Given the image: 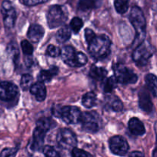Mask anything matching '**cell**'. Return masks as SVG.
<instances>
[{"mask_svg": "<svg viewBox=\"0 0 157 157\" xmlns=\"http://www.w3.org/2000/svg\"><path fill=\"white\" fill-rule=\"evenodd\" d=\"M62 59L71 67H80L87 63V56L82 52H76L70 46H64L60 52Z\"/></svg>", "mask_w": 157, "mask_h": 157, "instance_id": "obj_3", "label": "cell"}, {"mask_svg": "<svg viewBox=\"0 0 157 157\" xmlns=\"http://www.w3.org/2000/svg\"><path fill=\"white\" fill-rule=\"evenodd\" d=\"M114 5L116 11L120 14H123L129 9V0H116Z\"/></svg>", "mask_w": 157, "mask_h": 157, "instance_id": "obj_24", "label": "cell"}, {"mask_svg": "<svg viewBox=\"0 0 157 157\" xmlns=\"http://www.w3.org/2000/svg\"><path fill=\"white\" fill-rule=\"evenodd\" d=\"M152 54L153 47L148 42H143L134 50L132 59L139 66H143L147 64Z\"/></svg>", "mask_w": 157, "mask_h": 157, "instance_id": "obj_6", "label": "cell"}, {"mask_svg": "<svg viewBox=\"0 0 157 157\" xmlns=\"http://www.w3.org/2000/svg\"><path fill=\"white\" fill-rule=\"evenodd\" d=\"M18 93L19 89L13 82H0V99L3 101H11L17 96Z\"/></svg>", "mask_w": 157, "mask_h": 157, "instance_id": "obj_13", "label": "cell"}, {"mask_svg": "<svg viewBox=\"0 0 157 157\" xmlns=\"http://www.w3.org/2000/svg\"><path fill=\"white\" fill-rule=\"evenodd\" d=\"M82 113L76 106L67 105L61 108L60 117L67 124H75L80 121Z\"/></svg>", "mask_w": 157, "mask_h": 157, "instance_id": "obj_10", "label": "cell"}, {"mask_svg": "<svg viewBox=\"0 0 157 157\" xmlns=\"http://www.w3.org/2000/svg\"><path fill=\"white\" fill-rule=\"evenodd\" d=\"M116 87V78L113 76L109 77L107 79H105L103 85V90L105 93H111L113 90Z\"/></svg>", "mask_w": 157, "mask_h": 157, "instance_id": "obj_27", "label": "cell"}, {"mask_svg": "<svg viewBox=\"0 0 157 157\" xmlns=\"http://www.w3.org/2000/svg\"><path fill=\"white\" fill-rule=\"evenodd\" d=\"M82 103L86 108H92L96 104V96L93 92L86 93L82 99Z\"/></svg>", "mask_w": 157, "mask_h": 157, "instance_id": "obj_22", "label": "cell"}, {"mask_svg": "<svg viewBox=\"0 0 157 157\" xmlns=\"http://www.w3.org/2000/svg\"><path fill=\"white\" fill-rule=\"evenodd\" d=\"M67 14L64 7L56 5L49 10L47 14V22L49 28L54 29L63 25L67 20Z\"/></svg>", "mask_w": 157, "mask_h": 157, "instance_id": "obj_5", "label": "cell"}, {"mask_svg": "<svg viewBox=\"0 0 157 157\" xmlns=\"http://www.w3.org/2000/svg\"><path fill=\"white\" fill-rule=\"evenodd\" d=\"M96 0H80L78 3V9L80 11H88L96 8Z\"/></svg>", "mask_w": 157, "mask_h": 157, "instance_id": "obj_23", "label": "cell"}, {"mask_svg": "<svg viewBox=\"0 0 157 157\" xmlns=\"http://www.w3.org/2000/svg\"><path fill=\"white\" fill-rule=\"evenodd\" d=\"M44 29L41 25L33 24L30 25L27 33V36L30 41L34 43H38L44 36Z\"/></svg>", "mask_w": 157, "mask_h": 157, "instance_id": "obj_14", "label": "cell"}, {"mask_svg": "<svg viewBox=\"0 0 157 157\" xmlns=\"http://www.w3.org/2000/svg\"><path fill=\"white\" fill-rule=\"evenodd\" d=\"M129 157H145L144 154L140 151H134L129 155Z\"/></svg>", "mask_w": 157, "mask_h": 157, "instance_id": "obj_37", "label": "cell"}, {"mask_svg": "<svg viewBox=\"0 0 157 157\" xmlns=\"http://www.w3.org/2000/svg\"><path fill=\"white\" fill-rule=\"evenodd\" d=\"M111 42L106 36H96L89 44V52L93 58L102 59L109 56Z\"/></svg>", "mask_w": 157, "mask_h": 157, "instance_id": "obj_1", "label": "cell"}, {"mask_svg": "<svg viewBox=\"0 0 157 157\" xmlns=\"http://www.w3.org/2000/svg\"><path fill=\"white\" fill-rule=\"evenodd\" d=\"M83 26V22L78 17H75L71 20L70 29L74 33H78Z\"/></svg>", "mask_w": 157, "mask_h": 157, "instance_id": "obj_26", "label": "cell"}, {"mask_svg": "<svg viewBox=\"0 0 157 157\" xmlns=\"http://www.w3.org/2000/svg\"><path fill=\"white\" fill-rule=\"evenodd\" d=\"M129 129L133 135L142 136L146 132L144 125L138 118H132L129 121Z\"/></svg>", "mask_w": 157, "mask_h": 157, "instance_id": "obj_17", "label": "cell"}, {"mask_svg": "<svg viewBox=\"0 0 157 157\" xmlns=\"http://www.w3.org/2000/svg\"><path fill=\"white\" fill-rule=\"evenodd\" d=\"M33 78L31 75L29 74H24L22 76L21 78V88L23 90H28L31 88V86H33Z\"/></svg>", "mask_w": 157, "mask_h": 157, "instance_id": "obj_25", "label": "cell"}, {"mask_svg": "<svg viewBox=\"0 0 157 157\" xmlns=\"http://www.w3.org/2000/svg\"><path fill=\"white\" fill-rule=\"evenodd\" d=\"M82 128L87 132H96L99 129V116L93 112H86L82 113L80 118Z\"/></svg>", "mask_w": 157, "mask_h": 157, "instance_id": "obj_9", "label": "cell"}, {"mask_svg": "<svg viewBox=\"0 0 157 157\" xmlns=\"http://www.w3.org/2000/svg\"><path fill=\"white\" fill-rule=\"evenodd\" d=\"M52 121L49 118H41L36 123V129L33 132V141L32 149L34 151H39L42 149L46 133L50 129Z\"/></svg>", "mask_w": 157, "mask_h": 157, "instance_id": "obj_2", "label": "cell"}, {"mask_svg": "<svg viewBox=\"0 0 157 157\" xmlns=\"http://www.w3.org/2000/svg\"><path fill=\"white\" fill-rule=\"evenodd\" d=\"M139 105L142 110L146 113H150L152 109V102L149 93L143 89L139 93Z\"/></svg>", "mask_w": 157, "mask_h": 157, "instance_id": "obj_15", "label": "cell"}, {"mask_svg": "<svg viewBox=\"0 0 157 157\" xmlns=\"http://www.w3.org/2000/svg\"><path fill=\"white\" fill-rule=\"evenodd\" d=\"M60 52H61V50L53 45H49L46 49V54L51 57L59 56L60 55Z\"/></svg>", "mask_w": 157, "mask_h": 157, "instance_id": "obj_32", "label": "cell"}, {"mask_svg": "<svg viewBox=\"0 0 157 157\" xmlns=\"http://www.w3.org/2000/svg\"><path fill=\"white\" fill-rule=\"evenodd\" d=\"M57 143L64 149H73L77 145V139L75 133L69 129H63L57 134Z\"/></svg>", "mask_w": 157, "mask_h": 157, "instance_id": "obj_8", "label": "cell"}, {"mask_svg": "<svg viewBox=\"0 0 157 157\" xmlns=\"http://www.w3.org/2000/svg\"><path fill=\"white\" fill-rule=\"evenodd\" d=\"M96 36V34L94 33V32H93L92 29H86L85 30L86 40V42L88 44H90V43H91L92 40H93V39H94Z\"/></svg>", "mask_w": 157, "mask_h": 157, "instance_id": "obj_35", "label": "cell"}, {"mask_svg": "<svg viewBox=\"0 0 157 157\" xmlns=\"http://www.w3.org/2000/svg\"><path fill=\"white\" fill-rule=\"evenodd\" d=\"M30 90V93L35 96L36 100L42 102L46 97V88L44 83L41 82H38L33 84Z\"/></svg>", "mask_w": 157, "mask_h": 157, "instance_id": "obj_16", "label": "cell"}, {"mask_svg": "<svg viewBox=\"0 0 157 157\" xmlns=\"http://www.w3.org/2000/svg\"><path fill=\"white\" fill-rule=\"evenodd\" d=\"M71 29L67 25H64L56 33V39L59 43H66L71 38Z\"/></svg>", "mask_w": 157, "mask_h": 157, "instance_id": "obj_20", "label": "cell"}, {"mask_svg": "<svg viewBox=\"0 0 157 157\" xmlns=\"http://www.w3.org/2000/svg\"><path fill=\"white\" fill-rule=\"evenodd\" d=\"M152 157H157V148L154 149L153 152H152Z\"/></svg>", "mask_w": 157, "mask_h": 157, "instance_id": "obj_38", "label": "cell"}, {"mask_svg": "<svg viewBox=\"0 0 157 157\" xmlns=\"http://www.w3.org/2000/svg\"><path fill=\"white\" fill-rule=\"evenodd\" d=\"M146 83L147 88L153 96L157 97V77L153 74H148L146 75Z\"/></svg>", "mask_w": 157, "mask_h": 157, "instance_id": "obj_19", "label": "cell"}, {"mask_svg": "<svg viewBox=\"0 0 157 157\" xmlns=\"http://www.w3.org/2000/svg\"><path fill=\"white\" fill-rule=\"evenodd\" d=\"M21 46H22V52L25 55L30 56L33 54V47L32 46L31 43H29L27 40H23V41L21 43Z\"/></svg>", "mask_w": 157, "mask_h": 157, "instance_id": "obj_29", "label": "cell"}, {"mask_svg": "<svg viewBox=\"0 0 157 157\" xmlns=\"http://www.w3.org/2000/svg\"><path fill=\"white\" fill-rule=\"evenodd\" d=\"M43 153L45 157H60L59 152L50 146H46L43 148Z\"/></svg>", "mask_w": 157, "mask_h": 157, "instance_id": "obj_28", "label": "cell"}, {"mask_svg": "<svg viewBox=\"0 0 157 157\" xmlns=\"http://www.w3.org/2000/svg\"><path fill=\"white\" fill-rule=\"evenodd\" d=\"M72 157H93L90 152L78 148H73L72 150Z\"/></svg>", "mask_w": 157, "mask_h": 157, "instance_id": "obj_30", "label": "cell"}, {"mask_svg": "<svg viewBox=\"0 0 157 157\" xmlns=\"http://www.w3.org/2000/svg\"><path fill=\"white\" fill-rule=\"evenodd\" d=\"M109 148L112 152L118 155H125L129 150V144L126 139L120 136H115L109 140Z\"/></svg>", "mask_w": 157, "mask_h": 157, "instance_id": "obj_11", "label": "cell"}, {"mask_svg": "<svg viewBox=\"0 0 157 157\" xmlns=\"http://www.w3.org/2000/svg\"><path fill=\"white\" fill-rule=\"evenodd\" d=\"M58 68L56 67V66H52L49 70L40 71L39 75H38V80H39V82H49L52 79L54 75L58 73Z\"/></svg>", "mask_w": 157, "mask_h": 157, "instance_id": "obj_18", "label": "cell"}, {"mask_svg": "<svg viewBox=\"0 0 157 157\" xmlns=\"http://www.w3.org/2000/svg\"><path fill=\"white\" fill-rule=\"evenodd\" d=\"M111 106L112 109L116 112L121 111V110H123V102H122L119 99H115L112 102Z\"/></svg>", "mask_w": 157, "mask_h": 157, "instance_id": "obj_34", "label": "cell"}, {"mask_svg": "<svg viewBox=\"0 0 157 157\" xmlns=\"http://www.w3.org/2000/svg\"><path fill=\"white\" fill-rule=\"evenodd\" d=\"M17 148H6L0 153V157H16Z\"/></svg>", "mask_w": 157, "mask_h": 157, "instance_id": "obj_31", "label": "cell"}, {"mask_svg": "<svg viewBox=\"0 0 157 157\" xmlns=\"http://www.w3.org/2000/svg\"><path fill=\"white\" fill-rule=\"evenodd\" d=\"M8 52L14 60H16L19 57V49H18V46L16 44H14V43L10 44V46L8 47Z\"/></svg>", "mask_w": 157, "mask_h": 157, "instance_id": "obj_33", "label": "cell"}, {"mask_svg": "<svg viewBox=\"0 0 157 157\" xmlns=\"http://www.w3.org/2000/svg\"><path fill=\"white\" fill-rule=\"evenodd\" d=\"M22 1L25 6H36L38 5V4L46 2H47L48 0H22Z\"/></svg>", "mask_w": 157, "mask_h": 157, "instance_id": "obj_36", "label": "cell"}, {"mask_svg": "<svg viewBox=\"0 0 157 157\" xmlns=\"http://www.w3.org/2000/svg\"><path fill=\"white\" fill-rule=\"evenodd\" d=\"M2 13L3 16V22L7 29H11L14 26L16 18V10L13 8L11 2L6 0L2 4Z\"/></svg>", "mask_w": 157, "mask_h": 157, "instance_id": "obj_12", "label": "cell"}, {"mask_svg": "<svg viewBox=\"0 0 157 157\" xmlns=\"http://www.w3.org/2000/svg\"><path fill=\"white\" fill-rule=\"evenodd\" d=\"M107 75V71L102 67L93 66L90 70V76L96 80H103Z\"/></svg>", "mask_w": 157, "mask_h": 157, "instance_id": "obj_21", "label": "cell"}, {"mask_svg": "<svg viewBox=\"0 0 157 157\" xmlns=\"http://www.w3.org/2000/svg\"><path fill=\"white\" fill-rule=\"evenodd\" d=\"M114 75L116 77V82L119 83L133 84L136 83L138 79L137 75L134 73L133 71L122 64H116L113 67Z\"/></svg>", "mask_w": 157, "mask_h": 157, "instance_id": "obj_7", "label": "cell"}, {"mask_svg": "<svg viewBox=\"0 0 157 157\" xmlns=\"http://www.w3.org/2000/svg\"><path fill=\"white\" fill-rule=\"evenodd\" d=\"M129 20L136 33L135 41H138L140 44L143 42L146 35V19L143 11L137 6L132 7L129 15Z\"/></svg>", "mask_w": 157, "mask_h": 157, "instance_id": "obj_4", "label": "cell"}]
</instances>
